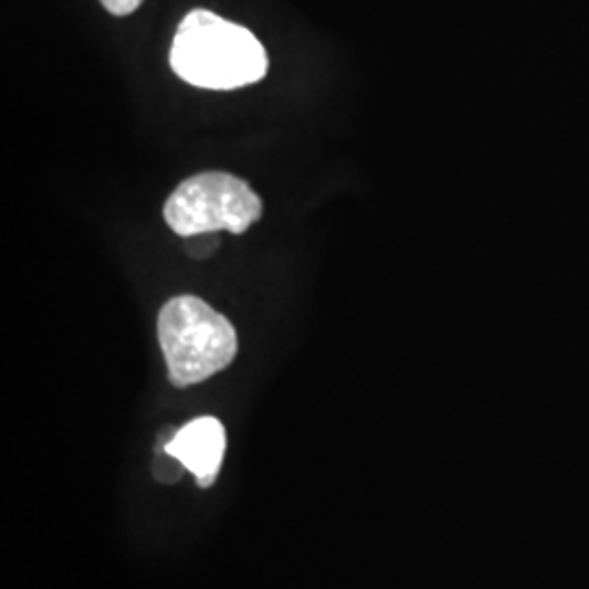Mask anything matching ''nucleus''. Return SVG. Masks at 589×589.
I'll list each match as a JSON object with an SVG mask.
<instances>
[{
    "instance_id": "f257e3e1",
    "label": "nucleus",
    "mask_w": 589,
    "mask_h": 589,
    "mask_svg": "<svg viewBox=\"0 0 589 589\" xmlns=\"http://www.w3.org/2000/svg\"><path fill=\"white\" fill-rule=\"evenodd\" d=\"M170 69L186 84L236 90L262 82L269 57L250 29L212 11L194 9L177 27Z\"/></svg>"
},
{
    "instance_id": "f03ea898",
    "label": "nucleus",
    "mask_w": 589,
    "mask_h": 589,
    "mask_svg": "<svg viewBox=\"0 0 589 589\" xmlns=\"http://www.w3.org/2000/svg\"><path fill=\"white\" fill-rule=\"evenodd\" d=\"M158 338L175 387H190L223 371L239 351L228 317L194 295L167 302L158 319Z\"/></svg>"
},
{
    "instance_id": "7ed1b4c3",
    "label": "nucleus",
    "mask_w": 589,
    "mask_h": 589,
    "mask_svg": "<svg viewBox=\"0 0 589 589\" xmlns=\"http://www.w3.org/2000/svg\"><path fill=\"white\" fill-rule=\"evenodd\" d=\"M262 217V199L252 186L223 170H206L183 179L165 203L170 230L181 236L243 234Z\"/></svg>"
},
{
    "instance_id": "20e7f679",
    "label": "nucleus",
    "mask_w": 589,
    "mask_h": 589,
    "mask_svg": "<svg viewBox=\"0 0 589 589\" xmlns=\"http://www.w3.org/2000/svg\"><path fill=\"white\" fill-rule=\"evenodd\" d=\"M225 428L217 418H199L177 430L165 452L194 474L197 485L208 490L219 476L225 454Z\"/></svg>"
},
{
    "instance_id": "39448f33",
    "label": "nucleus",
    "mask_w": 589,
    "mask_h": 589,
    "mask_svg": "<svg viewBox=\"0 0 589 589\" xmlns=\"http://www.w3.org/2000/svg\"><path fill=\"white\" fill-rule=\"evenodd\" d=\"M103 7L114 15H129L134 13L145 0H101Z\"/></svg>"
}]
</instances>
